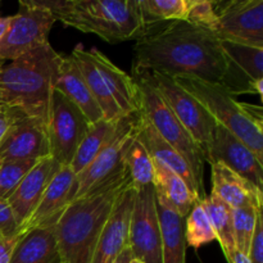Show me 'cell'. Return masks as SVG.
Returning <instances> with one entry per match:
<instances>
[{"label": "cell", "mask_w": 263, "mask_h": 263, "mask_svg": "<svg viewBox=\"0 0 263 263\" xmlns=\"http://www.w3.org/2000/svg\"><path fill=\"white\" fill-rule=\"evenodd\" d=\"M134 71L158 72L222 84L229 68L221 40L208 28L175 21L158 32H146L134 45Z\"/></svg>", "instance_id": "1"}, {"label": "cell", "mask_w": 263, "mask_h": 263, "mask_svg": "<svg viewBox=\"0 0 263 263\" xmlns=\"http://www.w3.org/2000/svg\"><path fill=\"white\" fill-rule=\"evenodd\" d=\"M130 184L125 166L108 181L67 205L55 223L61 263H91L103 225Z\"/></svg>", "instance_id": "2"}, {"label": "cell", "mask_w": 263, "mask_h": 263, "mask_svg": "<svg viewBox=\"0 0 263 263\" xmlns=\"http://www.w3.org/2000/svg\"><path fill=\"white\" fill-rule=\"evenodd\" d=\"M62 57L48 43L0 66V104L46 122Z\"/></svg>", "instance_id": "3"}, {"label": "cell", "mask_w": 263, "mask_h": 263, "mask_svg": "<svg viewBox=\"0 0 263 263\" xmlns=\"http://www.w3.org/2000/svg\"><path fill=\"white\" fill-rule=\"evenodd\" d=\"M67 27L94 33L109 44L141 37L148 32L138 0H37Z\"/></svg>", "instance_id": "4"}, {"label": "cell", "mask_w": 263, "mask_h": 263, "mask_svg": "<svg viewBox=\"0 0 263 263\" xmlns=\"http://www.w3.org/2000/svg\"><path fill=\"white\" fill-rule=\"evenodd\" d=\"M175 79V77H174ZM176 82L203 105L217 125L246 144L263 163L262 108L240 103L222 85L193 77H176Z\"/></svg>", "instance_id": "5"}, {"label": "cell", "mask_w": 263, "mask_h": 263, "mask_svg": "<svg viewBox=\"0 0 263 263\" xmlns=\"http://www.w3.org/2000/svg\"><path fill=\"white\" fill-rule=\"evenodd\" d=\"M140 100V112L148 118L154 130L167 144L172 146L189 164L198 186L204 193V157L194 139L180 123L161 95L157 92L143 72L134 71Z\"/></svg>", "instance_id": "6"}, {"label": "cell", "mask_w": 263, "mask_h": 263, "mask_svg": "<svg viewBox=\"0 0 263 263\" xmlns=\"http://www.w3.org/2000/svg\"><path fill=\"white\" fill-rule=\"evenodd\" d=\"M143 73L148 77L157 92L161 95L180 123L194 139L197 145L202 151L204 161L207 162L213 135H215L216 122L213 118L193 95H190L186 90L177 84L174 77L158 72H143Z\"/></svg>", "instance_id": "7"}, {"label": "cell", "mask_w": 263, "mask_h": 263, "mask_svg": "<svg viewBox=\"0 0 263 263\" xmlns=\"http://www.w3.org/2000/svg\"><path fill=\"white\" fill-rule=\"evenodd\" d=\"M90 126L91 123L84 113L62 92L53 89L46 118V134L50 157L59 166H69Z\"/></svg>", "instance_id": "8"}, {"label": "cell", "mask_w": 263, "mask_h": 263, "mask_svg": "<svg viewBox=\"0 0 263 263\" xmlns=\"http://www.w3.org/2000/svg\"><path fill=\"white\" fill-rule=\"evenodd\" d=\"M55 22L54 15L37 0H21L20 10L12 15L7 33L0 40V61H14L48 44L49 32Z\"/></svg>", "instance_id": "9"}, {"label": "cell", "mask_w": 263, "mask_h": 263, "mask_svg": "<svg viewBox=\"0 0 263 263\" xmlns=\"http://www.w3.org/2000/svg\"><path fill=\"white\" fill-rule=\"evenodd\" d=\"M133 257L144 263H162V236L153 185L135 190L128 241Z\"/></svg>", "instance_id": "10"}, {"label": "cell", "mask_w": 263, "mask_h": 263, "mask_svg": "<svg viewBox=\"0 0 263 263\" xmlns=\"http://www.w3.org/2000/svg\"><path fill=\"white\" fill-rule=\"evenodd\" d=\"M216 12L217 26L213 32L221 41L263 49V0L216 2Z\"/></svg>", "instance_id": "11"}, {"label": "cell", "mask_w": 263, "mask_h": 263, "mask_svg": "<svg viewBox=\"0 0 263 263\" xmlns=\"http://www.w3.org/2000/svg\"><path fill=\"white\" fill-rule=\"evenodd\" d=\"M139 115V113H138ZM138 115L134 116L121 133L98 154L94 161L76 175L71 202L84 197L92 189L108 181L118 171L125 167V156L131 141L135 138V126L138 122ZM69 202V203H71Z\"/></svg>", "instance_id": "12"}, {"label": "cell", "mask_w": 263, "mask_h": 263, "mask_svg": "<svg viewBox=\"0 0 263 263\" xmlns=\"http://www.w3.org/2000/svg\"><path fill=\"white\" fill-rule=\"evenodd\" d=\"M50 156L46 122L33 117L15 121L0 140V159L40 161Z\"/></svg>", "instance_id": "13"}, {"label": "cell", "mask_w": 263, "mask_h": 263, "mask_svg": "<svg viewBox=\"0 0 263 263\" xmlns=\"http://www.w3.org/2000/svg\"><path fill=\"white\" fill-rule=\"evenodd\" d=\"M207 162L222 163L234 172L239 174L262 190L263 186V163L257 159L256 154L241 143L236 136L222 126H215L212 145Z\"/></svg>", "instance_id": "14"}, {"label": "cell", "mask_w": 263, "mask_h": 263, "mask_svg": "<svg viewBox=\"0 0 263 263\" xmlns=\"http://www.w3.org/2000/svg\"><path fill=\"white\" fill-rule=\"evenodd\" d=\"M135 190L131 184L120 194L98 238L91 263H113L127 247L128 223Z\"/></svg>", "instance_id": "15"}, {"label": "cell", "mask_w": 263, "mask_h": 263, "mask_svg": "<svg viewBox=\"0 0 263 263\" xmlns=\"http://www.w3.org/2000/svg\"><path fill=\"white\" fill-rule=\"evenodd\" d=\"M74 179H76V175L73 174L71 167H59L57 174L46 186L44 194L41 195L35 210L20 226L18 234L23 235L41 226L55 225L63 211L71 202Z\"/></svg>", "instance_id": "16"}, {"label": "cell", "mask_w": 263, "mask_h": 263, "mask_svg": "<svg viewBox=\"0 0 263 263\" xmlns=\"http://www.w3.org/2000/svg\"><path fill=\"white\" fill-rule=\"evenodd\" d=\"M59 164L50 156L40 159L23 176L18 186L7 199L18 225H22L35 210L46 186L59 170Z\"/></svg>", "instance_id": "17"}, {"label": "cell", "mask_w": 263, "mask_h": 263, "mask_svg": "<svg viewBox=\"0 0 263 263\" xmlns=\"http://www.w3.org/2000/svg\"><path fill=\"white\" fill-rule=\"evenodd\" d=\"M135 135L139 139V141L145 146L149 156L152 157L153 161L168 167L175 174L179 175L186 182L189 189L194 194V197L198 200L202 199V195H204V193L198 186L194 175H193L187 162L170 144H167L159 136V134L154 130V127L149 122L148 118L141 112H139L138 115V122H136L135 126Z\"/></svg>", "instance_id": "18"}, {"label": "cell", "mask_w": 263, "mask_h": 263, "mask_svg": "<svg viewBox=\"0 0 263 263\" xmlns=\"http://www.w3.org/2000/svg\"><path fill=\"white\" fill-rule=\"evenodd\" d=\"M212 174V193L231 210L251 207L262 210L263 192L261 189L234 172L222 163L211 164Z\"/></svg>", "instance_id": "19"}, {"label": "cell", "mask_w": 263, "mask_h": 263, "mask_svg": "<svg viewBox=\"0 0 263 263\" xmlns=\"http://www.w3.org/2000/svg\"><path fill=\"white\" fill-rule=\"evenodd\" d=\"M53 87L71 100L91 125L104 118L71 54L62 57Z\"/></svg>", "instance_id": "20"}, {"label": "cell", "mask_w": 263, "mask_h": 263, "mask_svg": "<svg viewBox=\"0 0 263 263\" xmlns=\"http://www.w3.org/2000/svg\"><path fill=\"white\" fill-rule=\"evenodd\" d=\"M90 53L103 82L117 107L120 108L121 113L123 116H133L140 112V100L135 80L128 76L125 71L118 68L98 49H90Z\"/></svg>", "instance_id": "21"}, {"label": "cell", "mask_w": 263, "mask_h": 263, "mask_svg": "<svg viewBox=\"0 0 263 263\" xmlns=\"http://www.w3.org/2000/svg\"><path fill=\"white\" fill-rule=\"evenodd\" d=\"M9 263H61L55 225L41 226L21 235Z\"/></svg>", "instance_id": "22"}, {"label": "cell", "mask_w": 263, "mask_h": 263, "mask_svg": "<svg viewBox=\"0 0 263 263\" xmlns=\"http://www.w3.org/2000/svg\"><path fill=\"white\" fill-rule=\"evenodd\" d=\"M134 116L135 115L125 116L117 121H108L103 118V120L92 123L87 130L86 135L80 143L79 148H77L76 153H74L73 158L69 163V167L73 171V174L79 175L80 172L84 171L94 161L95 157L121 133V130L125 127L126 123Z\"/></svg>", "instance_id": "23"}, {"label": "cell", "mask_w": 263, "mask_h": 263, "mask_svg": "<svg viewBox=\"0 0 263 263\" xmlns=\"http://www.w3.org/2000/svg\"><path fill=\"white\" fill-rule=\"evenodd\" d=\"M154 162V192L180 217L185 218L199 200L194 197L186 182L172 170Z\"/></svg>", "instance_id": "24"}, {"label": "cell", "mask_w": 263, "mask_h": 263, "mask_svg": "<svg viewBox=\"0 0 263 263\" xmlns=\"http://www.w3.org/2000/svg\"><path fill=\"white\" fill-rule=\"evenodd\" d=\"M162 236V263H186L185 218L156 195Z\"/></svg>", "instance_id": "25"}, {"label": "cell", "mask_w": 263, "mask_h": 263, "mask_svg": "<svg viewBox=\"0 0 263 263\" xmlns=\"http://www.w3.org/2000/svg\"><path fill=\"white\" fill-rule=\"evenodd\" d=\"M71 55L73 57L77 67H79L80 71H81L82 76H84L85 79V82H86V85L89 86L95 102L99 105L104 120L117 121L120 120V118L125 117V116L121 113L120 108L117 107L115 100H113L110 92L108 91L105 84L103 82L90 50L85 49L82 44H77L73 48V50H72Z\"/></svg>", "instance_id": "26"}, {"label": "cell", "mask_w": 263, "mask_h": 263, "mask_svg": "<svg viewBox=\"0 0 263 263\" xmlns=\"http://www.w3.org/2000/svg\"><path fill=\"white\" fill-rule=\"evenodd\" d=\"M200 204L204 208L205 215H207L211 226L216 234V240L220 243L221 249L223 252V256L229 263H231L234 253L236 252L233 233L231 208L213 194L207 198H202Z\"/></svg>", "instance_id": "27"}, {"label": "cell", "mask_w": 263, "mask_h": 263, "mask_svg": "<svg viewBox=\"0 0 263 263\" xmlns=\"http://www.w3.org/2000/svg\"><path fill=\"white\" fill-rule=\"evenodd\" d=\"M229 63L246 74L248 79L263 80V49L248 44L221 41Z\"/></svg>", "instance_id": "28"}, {"label": "cell", "mask_w": 263, "mask_h": 263, "mask_svg": "<svg viewBox=\"0 0 263 263\" xmlns=\"http://www.w3.org/2000/svg\"><path fill=\"white\" fill-rule=\"evenodd\" d=\"M125 166L134 190L143 189L154 181V162L145 146L134 138L125 156Z\"/></svg>", "instance_id": "29"}, {"label": "cell", "mask_w": 263, "mask_h": 263, "mask_svg": "<svg viewBox=\"0 0 263 263\" xmlns=\"http://www.w3.org/2000/svg\"><path fill=\"white\" fill-rule=\"evenodd\" d=\"M141 18L148 28L163 21H185L189 0H138Z\"/></svg>", "instance_id": "30"}, {"label": "cell", "mask_w": 263, "mask_h": 263, "mask_svg": "<svg viewBox=\"0 0 263 263\" xmlns=\"http://www.w3.org/2000/svg\"><path fill=\"white\" fill-rule=\"evenodd\" d=\"M185 218H186L185 220L186 246L198 249L216 240V234L211 226L207 215H205L204 208L200 204V200L195 203L194 207Z\"/></svg>", "instance_id": "31"}, {"label": "cell", "mask_w": 263, "mask_h": 263, "mask_svg": "<svg viewBox=\"0 0 263 263\" xmlns=\"http://www.w3.org/2000/svg\"><path fill=\"white\" fill-rule=\"evenodd\" d=\"M259 213H262V210L251 207V205L231 210L235 249L246 256L248 254L249 246H251L254 229H256L257 217Z\"/></svg>", "instance_id": "32"}, {"label": "cell", "mask_w": 263, "mask_h": 263, "mask_svg": "<svg viewBox=\"0 0 263 263\" xmlns=\"http://www.w3.org/2000/svg\"><path fill=\"white\" fill-rule=\"evenodd\" d=\"M37 161L0 159V198L7 200Z\"/></svg>", "instance_id": "33"}, {"label": "cell", "mask_w": 263, "mask_h": 263, "mask_svg": "<svg viewBox=\"0 0 263 263\" xmlns=\"http://www.w3.org/2000/svg\"><path fill=\"white\" fill-rule=\"evenodd\" d=\"M185 21L192 23V25L215 31L216 26H217L216 2L189 0V7H187V14Z\"/></svg>", "instance_id": "34"}, {"label": "cell", "mask_w": 263, "mask_h": 263, "mask_svg": "<svg viewBox=\"0 0 263 263\" xmlns=\"http://www.w3.org/2000/svg\"><path fill=\"white\" fill-rule=\"evenodd\" d=\"M20 225L14 217L12 208L5 199L0 198V239L20 235Z\"/></svg>", "instance_id": "35"}, {"label": "cell", "mask_w": 263, "mask_h": 263, "mask_svg": "<svg viewBox=\"0 0 263 263\" xmlns=\"http://www.w3.org/2000/svg\"><path fill=\"white\" fill-rule=\"evenodd\" d=\"M251 263H263V216L259 213L257 217L256 229H254L253 238H252L251 246H249L248 254Z\"/></svg>", "instance_id": "36"}, {"label": "cell", "mask_w": 263, "mask_h": 263, "mask_svg": "<svg viewBox=\"0 0 263 263\" xmlns=\"http://www.w3.org/2000/svg\"><path fill=\"white\" fill-rule=\"evenodd\" d=\"M23 117H26V116H23L18 110L7 107L4 104H0V140H2L3 136L5 135V133L9 130L13 123Z\"/></svg>", "instance_id": "37"}, {"label": "cell", "mask_w": 263, "mask_h": 263, "mask_svg": "<svg viewBox=\"0 0 263 263\" xmlns=\"http://www.w3.org/2000/svg\"><path fill=\"white\" fill-rule=\"evenodd\" d=\"M21 235L0 239V263H9L10 256Z\"/></svg>", "instance_id": "38"}, {"label": "cell", "mask_w": 263, "mask_h": 263, "mask_svg": "<svg viewBox=\"0 0 263 263\" xmlns=\"http://www.w3.org/2000/svg\"><path fill=\"white\" fill-rule=\"evenodd\" d=\"M131 259H133V253H131L130 248H128L127 246L122 252H121L120 256L116 258V261L113 263H130Z\"/></svg>", "instance_id": "39"}, {"label": "cell", "mask_w": 263, "mask_h": 263, "mask_svg": "<svg viewBox=\"0 0 263 263\" xmlns=\"http://www.w3.org/2000/svg\"><path fill=\"white\" fill-rule=\"evenodd\" d=\"M10 21H12V15H7V17L0 15V40H2L3 36L7 33L8 27H9L10 25Z\"/></svg>", "instance_id": "40"}, {"label": "cell", "mask_w": 263, "mask_h": 263, "mask_svg": "<svg viewBox=\"0 0 263 263\" xmlns=\"http://www.w3.org/2000/svg\"><path fill=\"white\" fill-rule=\"evenodd\" d=\"M231 263H251V262H249L248 257H247L246 254H243V253H240V252L236 251L235 253H234L233 261H231Z\"/></svg>", "instance_id": "41"}, {"label": "cell", "mask_w": 263, "mask_h": 263, "mask_svg": "<svg viewBox=\"0 0 263 263\" xmlns=\"http://www.w3.org/2000/svg\"><path fill=\"white\" fill-rule=\"evenodd\" d=\"M130 263H144V262H141L140 259H136V258H134V257H133V259H131Z\"/></svg>", "instance_id": "42"}, {"label": "cell", "mask_w": 263, "mask_h": 263, "mask_svg": "<svg viewBox=\"0 0 263 263\" xmlns=\"http://www.w3.org/2000/svg\"><path fill=\"white\" fill-rule=\"evenodd\" d=\"M3 64H4V62H3V61H0V66H3Z\"/></svg>", "instance_id": "43"}, {"label": "cell", "mask_w": 263, "mask_h": 263, "mask_svg": "<svg viewBox=\"0 0 263 263\" xmlns=\"http://www.w3.org/2000/svg\"><path fill=\"white\" fill-rule=\"evenodd\" d=\"M0 3H2V2H0Z\"/></svg>", "instance_id": "44"}]
</instances>
